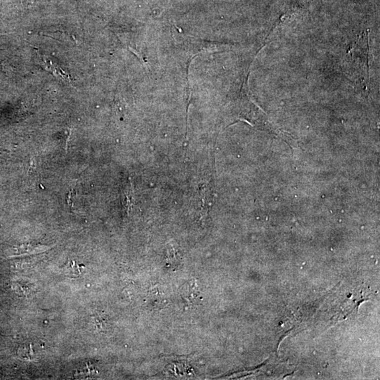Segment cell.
Here are the masks:
<instances>
[{
  "label": "cell",
  "mask_w": 380,
  "mask_h": 380,
  "mask_svg": "<svg viewBox=\"0 0 380 380\" xmlns=\"http://www.w3.org/2000/svg\"><path fill=\"white\" fill-rule=\"evenodd\" d=\"M49 247L44 245H23L16 249V252L18 255L33 254V253H41L47 250Z\"/></svg>",
  "instance_id": "cell-3"
},
{
  "label": "cell",
  "mask_w": 380,
  "mask_h": 380,
  "mask_svg": "<svg viewBox=\"0 0 380 380\" xmlns=\"http://www.w3.org/2000/svg\"><path fill=\"white\" fill-rule=\"evenodd\" d=\"M200 199L202 202V215L203 217L207 216L210 208L212 201V189L209 183L202 185L200 190Z\"/></svg>",
  "instance_id": "cell-2"
},
{
  "label": "cell",
  "mask_w": 380,
  "mask_h": 380,
  "mask_svg": "<svg viewBox=\"0 0 380 380\" xmlns=\"http://www.w3.org/2000/svg\"><path fill=\"white\" fill-rule=\"evenodd\" d=\"M18 354L20 357L23 358V359L31 360L32 359V356L34 353H33L32 347L31 346L24 345L19 348Z\"/></svg>",
  "instance_id": "cell-6"
},
{
  "label": "cell",
  "mask_w": 380,
  "mask_h": 380,
  "mask_svg": "<svg viewBox=\"0 0 380 380\" xmlns=\"http://www.w3.org/2000/svg\"><path fill=\"white\" fill-rule=\"evenodd\" d=\"M126 197V209H127V212H129L133 206L134 201L133 187H132V185L130 186V190H127Z\"/></svg>",
  "instance_id": "cell-7"
},
{
  "label": "cell",
  "mask_w": 380,
  "mask_h": 380,
  "mask_svg": "<svg viewBox=\"0 0 380 380\" xmlns=\"http://www.w3.org/2000/svg\"><path fill=\"white\" fill-rule=\"evenodd\" d=\"M38 63H39L40 65L42 66L43 69L54 75L56 78L69 81V83H72L71 76L66 74L64 70L61 69L60 66L56 65L51 59H48L46 56L41 55L40 53H38Z\"/></svg>",
  "instance_id": "cell-1"
},
{
  "label": "cell",
  "mask_w": 380,
  "mask_h": 380,
  "mask_svg": "<svg viewBox=\"0 0 380 380\" xmlns=\"http://www.w3.org/2000/svg\"><path fill=\"white\" fill-rule=\"evenodd\" d=\"M182 292H183L182 295H183L184 298L190 301L195 300L199 294L197 286L190 285V284H189L185 288H183Z\"/></svg>",
  "instance_id": "cell-5"
},
{
  "label": "cell",
  "mask_w": 380,
  "mask_h": 380,
  "mask_svg": "<svg viewBox=\"0 0 380 380\" xmlns=\"http://www.w3.org/2000/svg\"><path fill=\"white\" fill-rule=\"evenodd\" d=\"M167 261L168 265L176 266L180 263V258L179 252L174 247H169L167 250Z\"/></svg>",
  "instance_id": "cell-4"
}]
</instances>
